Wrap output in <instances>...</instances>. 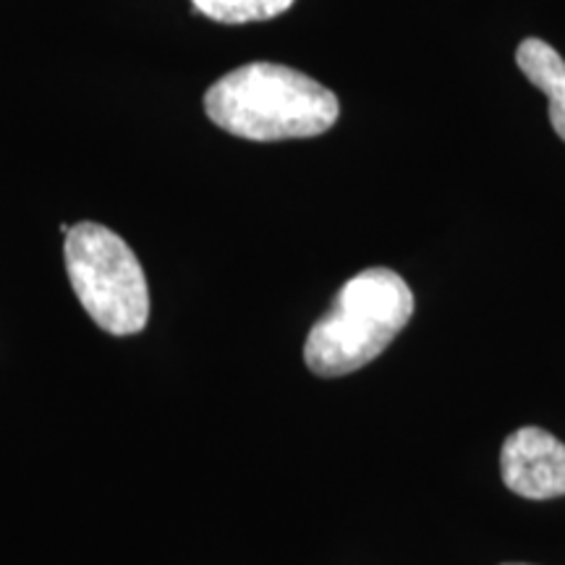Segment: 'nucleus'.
<instances>
[{"label":"nucleus","instance_id":"obj_1","mask_svg":"<svg viewBox=\"0 0 565 565\" xmlns=\"http://www.w3.org/2000/svg\"><path fill=\"white\" fill-rule=\"evenodd\" d=\"M204 113L223 131L249 141L309 139L333 129L341 103L312 76L257 61L231 71L204 95Z\"/></svg>","mask_w":565,"mask_h":565},{"label":"nucleus","instance_id":"obj_2","mask_svg":"<svg viewBox=\"0 0 565 565\" xmlns=\"http://www.w3.org/2000/svg\"><path fill=\"white\" fill-rule=\"evenodd\" d=\"M414 315V294L398 273L370 267L338 291L333 307L303 343V362L317 377H343L383 353Z\"/></svg>","mask_w":565,"mask_h":565},{"label":"nucleus","instance_id":"obj_3","mask_svg":"<svg viewBox=\"0 0 565 565\" xmlns=\"http://www.w3.org/2000/svg\"><path fill=\"white\" fill-rule=\"evenodd\" d=\"M66 273L76 299L110 335H137L150 322V288L137 254L100 223L66 233Z\"/></svg>","mask_w":565,"mask_h":565},{"label":"nucleus","instance_id":"obj_4","mask_svg":"<svg viewBox=\"0 0 565 565\" xmlns=\"http://www.w3.org/2000/svg\"><path fill=\"white\" fill-rule=\"evenodd\" d=\"M500 475L511 492L526 500L565 494V443L542 427H521L503 440Z\"/></svg>","mask_w":565,"mask_h":565},{"label":"nucleus","instance_id":"obj_5","mask_svg":"<svg viewBox=\"0 0 565 565\" xmlns=\"http://www.w3.org/2000/svg\"><path fill=\"white\" fill-rule=\"evenodd\" d=\"M515 63L524 76L550 100V124L565 141V58L545 40L526 38L515 51Z\"/></svg>","mask_w":565,"mask_h":565},{"label":"nucleus","instance_id":"obj_6","mask_svg":"<svg viewBox=\"0 0 565 565\" xmlns=\"http://www.w3.org/2000/svg\"><path fill=\"white\" fill-rule=\"evenodd\" d=\"M194 11L221 24H249L280 17L294 0H192Z\"/></svg>","mask_w":565,"mask_h":565},{"label":"nucleus","instance_id":"obj_7","mask_svg":"<svg viewBox=\"0 0 565 565\" xmlns=\"http://www.w3.org/2000/svg\"><path fill=\"white\" fill-rule=\"evenodd\" d=\"M503 565H529V563H503Z\"/></svg>","mask_w":565,"mask_h":565}]
</instances>
